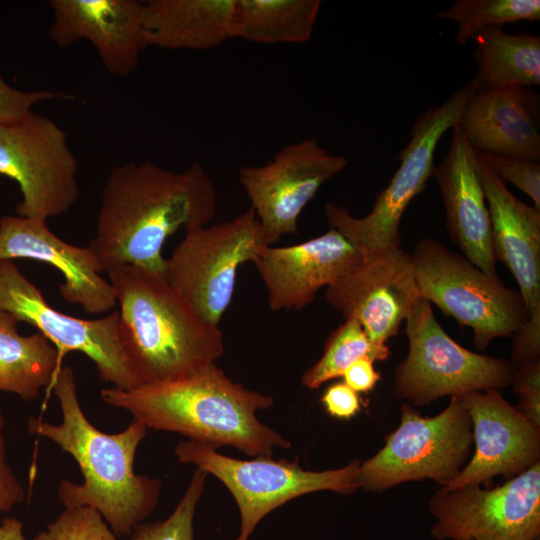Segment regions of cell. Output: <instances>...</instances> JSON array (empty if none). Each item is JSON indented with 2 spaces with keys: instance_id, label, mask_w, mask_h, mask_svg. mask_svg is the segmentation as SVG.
Masks as SVG:
<instances>
[{
  "instance_id": "obj_1",
  "label": "cell",
  "mask_w": 540,
  "mask_h": 540,
  "mask_svg": "<svg viewBox=\"0 0 540 540\" xmlns=\"http://www.w3.org/2000/svg\"><path fill=\"white\" fill-rule=\"evenodd\" d=\"M216 208L214 182L200 163L181 171L151 161L123 163L104 184L89 248L102 272L129 265L163 274L166 240L181 228L207 225Z\"/></svg>"
},
{
  "instance_id": "obj_2",
  "label": "cell",
  "mask_w": 540,
  "mask_h": 540,
  "mask_svg": "<svg viewBox=\"0 0 540 540\" xmlns=\"http://www.w3.org/2000/svg\"><path fill=\"white\" fill-rule=\"evenodd\" d=\"M62 413L59 424L30 418L29 431L47 438L78 464L83 483L62 480L58 497L65 508L98 511L117 535H130L157 505L162 483L134 470L137 448L147 428L136 421L118 433L97 429L83 412L74 372L59 369L52 383Z\"/></svg>"
},
{
  "instance_id": "obj_3",
  "label": "cell",
  "mask_w": 540,
  "mask_h": 540,
  "mask_svg": "<svg viewBox=\"0 0 540 540\" xmlns=\"http://www.w3.org/2000/svg\"><path fill=\"white\" fill-rule=\"evenodd\" d=\"M100 396L147 429L178 433L214 449L226 445L249 456L272 457L276 447H291L256 416L273 405V398L234 382L216 363L176 380L129 390L104 388Z\"/></svg>"
},
{
  "instance_id": "obj_4",
  "label": "cell",
  "mask_w": 540,
  "mask_h": 540,
  "mask_svg": "<svg viewBox=\"0 0 540 540\" xmlns=\"http://www.w3.org/2000/svg\"><path fill=\"white\" fill-rule=\"evenodd\" d=\"M107 274L120 308V342L137 386L190 376L224 353L219 327L205 321L163 274L129 265Z\"/></svg>"
},
{
  "instance_id": "obj_5",
  "label": "cell",
  "mask_w": 540,
  "mask_h": 540,
  "mask_svg": "<svg viewBox=\"0 0 540 540\" xmlns=\"http://www.w3.org/2000/svg\"><path fill=\"white\" fill-rule=\"evenodd\" d=\"M477 89L471 80L443 103L426 109L411 129L409 143L399 153L400 165L379 192L370 213L356 217L340 205L326 203V220L364 256L401 247V221L411 201L426 187L434 170V155L442 136L453 129L463 106Z\"/></svg>"
},
{
  "instance_id": "obj_6",
  "label": "cell",
  "mask_w": 540,
  "mask_h": 540,
  "mask_svg": "<svg viewBox=\"0 0 540 540\" xmlns=\"http://www.w3.org/2000/svg\"><path fill=\"white\" fill-rule=\"evenodd\" d=\"M411 256L420 297L469 327L478 350L496 338L512 336L528 319L519 291L444 244L423 238Z\"/></svg>"
},
{
  "instance_id": "obj_7",
  "label": "cell",
  "mask_w": 540,
  "mask_h": 540,
  "mask_svg": "<svg viewBox=\"0 0 540 540\" xmlns=\"http://www.w3.org/2000/svg\"><path fill=\"white\" fill-rule=\"evenodd\" d=\"M470 415L459 396L435 416L426 417L403 402L398 427L384 446L360 462V489L381 493L399 484L430 479L448 485L471 457Z\"/></svg>"
},
{
  "instance_id": "obj_8",
  "label": "cell",
  "mask_w": 540,
  "mask_h": 540,
  "mask_svg": "<svg viewBox=\"0 0 540 540\" xmlns=\"http://www.w3.org/2000/svg\"><path fill=\"white\" fill-rule=\"evenodd\" d=\"M409 348L395 369L393 394L413 407L445 396L511 386L509 360L473 352L452 339L420 298L405 319Z\"/></svg>"
},
{
  "instance_id": "obj_9",
  "label": "cell",
  "mask_w": 540,
  "mask_h": 540,
  "mask_svg": "<svg viewBox=\"0 0 540 540\" xmlns=\"http://www.w3.org/2000/svg\"><path fill=\"white\" fill-rule=\"evenodd\" d=\"M181 463L193 464L219 479L234 497L240 513L235 540H249L257 524L274 509L309 493L332 491L351 495L360 489V460L323 471H309L297 462L258 456L242 460L225 456L195 441H181L175 448Z\"/></svg>"
},
{
  "instance_id": "obj_10",
  "label": "cell",
  "mask_w": 540,
  "mask_h": 540,
  "mask_svg": "<svg viewBox=\"0 0 540 540\" xmlns=\"http://www.w3.org/2000/svg\"><path fill=\"white\" fill-rule=\"evenodd\" d=\"M266 244L249 208L214 225L186 231L166 259L164 277L209 324L219 327L231 304L239 267L257 258Z\"/></svg>"
},
{
  "instance_id": "obj_11",
  "label": "cell",
  "mask_w": 540,
  "mask_h": 540,
  "mask_svg": "<svg viewBox=\"0 0 540 540\" xmlns=\"http://www.w3.org/2000/svg\"><path fill=\"white\" fill-rule=\"evenodd\" d=\"M78 159L65 131L33 110L22 118L0 123V174L19 185L18 216L46 222L76 203Z\"/></svg>"
},
{
  "instance_id": "obj_12",
  "label": "cell",
  "mask_w": 540,
  "mask_h": 540,
  "mask_svg": "<svg viewBox=\"0 0 540 540\" xmlns=\"http://www.w3.org/2000/svg\"><path fill=\"white\" fill-rule=\"evenodd\" d=\"M428 510L436 540H537L540 461L496 487H439Z\"/></svg>"
},
{
  "instance_id": "obj_13",
  "label": "cell",
  "mask_w": 540,
  "mask_h": 540,
  "mask_svg": "<svg viewBox=\"0 0 540 540\" xmlns=\"http://www.w3.org/2000/svg\"><path fill=\"white\" fill-rule=\"evenodd\" d=\"M0 310L38 329L60 357L78 351L91 359L102 381L122 390L137 386L120 342L119 312L102 318L80 319L50 306L35 284L13 260H0Z\"/></svg>"
},
{
  "instance_id": "obj_14",
  "label": "cell",
  "mask_w": 540,
  "mask_h": 540,
  "mask_svg": "<svg viewBox=\"0 0 540 540\" xmlns=\"http://www.w3.org/2000/svg\"><path fill=\"white\" fill-rule=\"evenodd\" d=\"M348 161L312 137L282 147L263 165L244 166L239 182L247 194L268 246L298 233V218L321 186Z\"/></svg>"
},
{
  "instance_id": "obj_15",
  "label": "cell",
  "mask_w": 540,
  "mask_h": 540,
  "mask_svg": "<svg viewBox=\"0 0 540 540\" xmlns=\"http://www.w3.org/2000/svg\"><path fill=\"white\" fill-rule=\"evenodd\" d=\"M325 297L345 319L359 321L373 342L385 344L421 298L412 256L401 247L365 256Z\"/></svg>"
},
{
  "instance_id": "obj_16",
  "label": "cell",
  "mask_w": 540,
  "mask_h": 540,
  "mask_svg": "<svg viewBox=\"0 0 540 540\" xmlns=\"http://www.w3.org/2000/svg\"><path fill=\"white\" fill-rule=\"evenodd\" d=\"M459 397L470 415L474 451L445 488L462 485L491 488L494 477L509 480L540 461V429L499 390L476 391Z\"/></svg>"
},
{
  "instance_id": "obj_17",
  "label": "cell",
  "mask_w": 540,
  "mask_h": 540,
  "mask_svg": "<svg viewBox=\"0 0 540 540\" xmlns=\"http://www.w3.org/2000/svg\"><path fill=\"white\" fill-rule=\"evenodd\" d=\"M364 254L331 228L312 239L286 247L266 246L253 261L273 311L301 310L317 292L354 269Z\"/></svg>"
},
{
  "instance_id": "obj_18",
  "label": "cell",
  "mask_w": 540,
  "mask_h": 540,
  "mask_svg": "<svg viewBox=\"0 0 540 540\" xmlns=\"http://www.w3.org/2000/svg\"><path fill=\"white\" fill-rule=\"evenodd\" d=\"M49 6V37L56 45L87 40L110 74L126 77L137 69L148 47L142 1L50 0Z\"/></svg>"
},
{
  "instance_id": "obj_19",
  "label": "cell",
  "mask_w": 540,
  "mask_h": 540,
  "mask_svg": "<svg viewBox=\"0 0 540 540\" xmlns=\"http://www.w3.org/2000/svg\"><path fill=\"white\" fill-rule=\"evenodd\" d=\"M26 258L55 267L64 277L61 297L89 314L112 310L117 302L92 250L75 246L50 231L46 222L6 215L0 219V260Z\"/></svg>"
},
{
  "instance_id": "obj_20",
  "label": "cell",
  "mask_w": 540,
  "mask_h": 540,
  "mask_svg": "<svg viewBox=\"0 0 540 540\" xmlns=\"http://www.w3.org/2000/svg\"><path fill=\"white\" fill-rule=\"evenodd\" d=\"M432 176L443 199L450 238L473 265L496 275L490 214L478 155L456 126L448 152L434 167Z\"/></svg>"
},
{
  "instance_id": "obj_21",
  "label": "cell",
  "mask_w": 540,
  "mask_h": 540,
  "mask_svg": "<svg viewBox=\"0 0 540 540\" xmlns=\"http://www.w3.org/2000/svg\"><path fill=\"white\" fill-rule=\"evenodd\" d=\"M539 97L530 88L476 89L456 127L478 154L540 160Z\"/></svg>"
},
{
  "instance_id": "obj_22",
  "label": "cell",
  "mask_w": 540,
  "mask_h": 540,
  "mask_svg": "<svg viewBox=\"0 0 540 540\" xmlns=\"http://www.w3.org/2000/svg\"><path fill=\"white\" fill-rule=\"evenodd\" d=\"M478 166L494 256L513 274L531 315L540 311V209L513 195L479 156Z\"/></svg>"
},
{
  "instance_id": "obj_23",
  "label": "cell",
  "mask_w": 540,
  "mask_h": 540,
  "mask_svg": "<svg viewBox=\"0 0 540 540\" xmlns=\"http://www.w3.org/2000/svg\"><path fill=\"white\" fill-rule=\"evenodd\" d=\"M148 46L206 50L235 38L237 0L144 1Z\"/></svg>"
},
{
  "instance_id": "obj_24",
  "label": "cell",
  "mask_w": 540,
  "mask_h": 540,
  "mask_svg": "<svg viewBox=\"0 0 540 540\" xmlns=\"http://www.w3.org/2000/svg\"><path fill=\"white\" fill-rule=\"evenodd\" d=\"M475 44L477 72L472 81L479 90L540 85V37L510 34L501 27L478 32Z\"/></svg>"
},
{
  "instance_id": "obj_25",
  "label": "cell",
  "mask_w": 540,
  "mask_h": 540,
  "mask_svg": "<svg viewBox=\"0 0 540 540\" xmlns=\"http://www.w3.org/2000/svg\"><path fill=\"white\" fill-rule=\"evenodd\" d=\"M18 323L12 314L0 310V391L31 401L52 385L60 369V355L40 332L20 335Z\"/></svg>"
},
{
  "instance_id": "obj_26",
  "label": "cell",
  "mask_w": 540,
  "mask_h": 540,
  "mask_svg": "<svg viewBox=\"0 0 540 540\" xmlns=\"http://www.w3.org/2000/svg\"><path fill=\"white\" fill-rule=\"evenodd\" d=\"M320 0H237L235 38L259 44L311 39Z\"/></svg>"
},
{
  "instance_id": "obj_27",
  "label": "cell",
  "mask_w": 540,
  "mask_h": 540,
  "mask_svg": "<svg viewBox=\"0 0 540 540\" xmlns=\"http://www.w3.org/2000/svg\"><path fill=\"white\" fill-rule=\"evenodd\" d=\"M391 355L389 346L373 342L355 318H346L328 337L320 359L307 369L301 378L304 387L311 390L328 381L342 377L356 360L369 358L385 361Z\"/></svg>"
},
{
  "instance_id": "obj_28",
  "label": "cell",
  "mask_w": 540,
  "mask_h": 540,
  "mask_svg": "<svg viewBox=\"0 0 540 540\" xmlns=\"http://www.w3.org/2000/svg\"><path fill=\"white\" fill-rule=\"evenodd\" d=\"M438 17L458 24L456 40L466 45L483 29L540 20L539 0H458Z\"/></svg>"
},
{
  "instance_id": "obj_29",
  "label": "cell",
  "mask_w": 540,
  "mask_h": 540,
  "mask_svg": "<svg viewBox=\"0 0 540 540\" xmlns=\"http://www.w3.org/2000/svg\"><path fill=\"white\" fill-rule=\"evenodd\" d=\"M207 475L197 468L173 512L164 520L140 523L128 540H194L193 521Z\"/></svg>"
},
{
  "instance_id": "obj_30",
  "label": "cell",
  "mask_w": 540,
  "mask_h": 540,
  "mask_svg": "<svg viewBox=\"0 0 540 540\" xmlns=\"http://www.w3.org/2000/svg\"><path fill=\"white\" fill-rule=\"evenodd\" d=\"M33 540H118L101 514L87 506L65 508Z\"/></svg>"
},
{
  "instance_id": "obj_31",
  "label": "cell",
  "mask_w": 540,
  "mask_h": 540,
  "mask_svg": "<svg viewBox=\"0 0 540 540\" xmlns=\"http://www.w3.org/2000/svg\"><path fill=\"white\" fill-rule=\"evenodd\" d=\"M478 154V153H477ZM480 160L505 184H514L540 209V163L527 159L478 154Z\"/></svg>"
},
{
  "instance_id": "obj_32",
  "label": "cell",
  "mask_w": 540,
  "mask_h": 540,
  "mask_svg": "<svg viewBox=\"0 0 540 540\" xmlns=\"http://www.w3.org/2000/svg\"><path fill=\"white\" fill-rule=\"evenodd\" d=\"M511 386L518 394L515 408L540 429V360L516 369Z\"/></svg>"
},
{
  "instance_id": "obj_33",
  "label": "cell",
  "mask_w": 540,
  "mask_h": 540,
  "mask_svg": "<svg viewBox=\"0 0 540 540\" xmlns=\"http://www.w3.org/2000/svg\"><path fill=\"white\" fill-rule=\"evenodd\" d=\"M65 97L49 90L23 91L10 86L0 75V123L16 121L40 102Z\"/></svg>"
},
{
  "instance_id": "obj_34",
  "label": "cell",
  "mask_w": 540,
  "mask_h": 540,
  "mask_svg": "<svg viewBox=\"0 0 540 540\" xmlns=\"http://www.w3.org/2000/svg\"><path fill=\"white\" fill-rule=\"evenodd\" d=\"M509 362L519 369L540 360V311L529 315L524 324L512 335Z\"/></svg>"
},
{
  "instance_id": "obj_35",
  "label": "cell",
  "mask_w": 540,
  "mask_h": 540,
  "mask_svg": "<svg viewBox=\"0 0 540 540\" xmlns=\"http://www.w3.org/2000/svg\"><path fill=\"white\" fill-rule=\"evenodd\" d=\"M5 419L0 407V515L25 500V490L7 462Z\"/></svg>"
},
{
  "instance_id": "obj_36",
  "label": "cell",
  "mask_w": 540,
  "mask_h": 540,
  "mask_svg": "<svg viewBox=\"0 0 540 540\" xmlns=\"http://www.w3.org/2000/svg\"><path fill=\"white\" fill-rule=\"evenodd\" d=\"M326 412L337 419L348 420L361 410V398L344 382L331 384L321 396Z\"/></svg>"
},
{
  "instance_id": "obj_37",
  "label": "cell",
  "mask_w": 540,
  "mask_h": 540,
  "mask_svg": "<svg viewBox=\"0 0 540 540\" xmlns=\"http://www.w3.org/2000/svg\"><path fill=\"white\" fill-rule=\"evenodd\" d=\"M343 382L355 392L372 391L381 379V374L374 367V361L361 358L353 362L342 375Z\"/></svg>"
},
{
  "instance_id": "obj_38",
  "label": "cell",
  "mask_w": 540,
  "mask_h": 540,
  "mask_svg": "<svg viewBox=\"0 0 540 540\" xmlns=\"http://www.w3.org/2000/svg\"><path fill=\"white\" fill-rule=\"evenodd\" d=\"M0 540H27L23 523L15 517H5L0 520Z\"/></svg>"
},
{
  "instance_id": "obj_39",
  "label": "cell",
  "mask_w": 540,
  "mask_h": 540,
  "mask_svg": "<svg viewBox=\"0 0 540 540\" xmlns=\"http://www.w3.org/2000/svg\"><path fill=\"white\" fill-rule=\"evenodd\" d=\"M537 540H540V538H539V539H537Z\"/></svg>"
}]
</instances>
